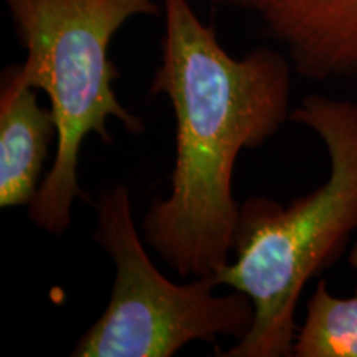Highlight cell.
<instances>
[{
    "label": "cell",
    "instance_id": "52a82bcc",
    "mask_svg": "<svg viewBox=\"0 0 357 357\" xmlns=\"http://www.w3.org/2000/svg\"><path fill=\"white\" fill-rule=\"evenodd\" d=\"M296 357H357V289L339 298L321 280L306 303V318L294 337Z\"/></svg>",
    "mask_w": 357,
    "mask_h": 357
},
{
    "label": "cell",
    "instance_id": "8992f818",
    "mask_svg": "<svg viewBox=\"0 0 357 357\" xmlns=\"http://www.w3.org/2000/svg\"><path fill=\"white\" fill-rule=\"evenodd\" d=\"M56 137L52 108L40 106L37 88L20 83L8 66L0 83V207L32 204Z\"/></svg>",
    "mask_w": 357,
    "mask_h": 357
},
{
    "label": "cell",
    "instance_id": "7a4b0ae2",
    "mask_svg": "<svg viewBox=\"0 0 357 357\" xmlns=\"http://www.w3.org/2000/svg\"><path fill=\"white\" fill-rule=\"evenodd\" d=\"M289 121L319 136L331 171L323 185L288 207L265 197L240 204L235 260L215 273L255 307L247 336L220 357L293 356L298 301L312 276L341 257L357 230V102L311 95Z\"/></svg>",
    "mask_w": 357,
    "mask_h": 357
},
{
    "label": "cell",
    "instance_id": "5b68a950",
    "mask_svg": "<svg viewBox=\"0 0 357 357\" xmlns=\"http://www.w3.org/2000/svg\"><path fill=\"white\" fill-rule=\"evenodd\" d=\"M253 13L301 77L357 78V0H258Z\"/></svg>",
    "mask_w": 357,
    "mask_h": 357
},
{
    "label": "cell",
    "instance_id": "277c9868",
    "mask_svg": "<svg viewBox=\"0 0 357 357\" xmlns=\"http://www.w3.org/2000/svg\"><path fill=\"white\" fill-rule=\"evenodd\" d=\"M95 240L114 263L108 306L79 337L75 357H171L192 341L247 336L255 307L247 294L217 296L215 275L192 283L167 280L142 245L132 218L128 185L101 192L95 204Z\"/></svg>",
    "mask_w": 357,
    "mask_h": 357
},
{
    "label": "cell",
    "instance_id": "6da1fadb",
    "mask_svg": "<svg viewBox=\"0 0 357 357\" xmlns=\"http://www.w3.org/2000/svg\"><path fill=\"white\" fill-rule=\"evenodd\" d=\"M160 63L149 95L176 116L171 194L142 220L144 240L181 278L215 275L230 263L240 220L234 171L289 119L291 61L270 47L235 58L189 0H162Z\"/></svg>",
    "mask_w": 357,
    "mask_h": 357
},
{
    "label": "cell",
    "instance_id": "3957f363",
    "mask_svg": "<svg viewBox=\"0 0 357 357\" xmlns=\"http://www.w3.org/2000/svg\"><path fill=\"white\" fill-rule=\"evenodd\" d=\"M6 6L26 52L24 63L10 68L20 83L47 93L58 128L55 159L26 215L40 230L63 235L75 200H89L78 182L83 141L96 134L111 144L109 118L132 134L144 131L142 119L116 96L119 70L109 60V45L132 17L164 10L155 0H6Z\"/></svg>",
    "mask_w": 357,
    "mask_h": 357
},
{
    "label": "cell",
    "instance_id": "9c48e42d",
    "mask_svg": "<svg viewBox=\"0 0 357 357\" xmlns=\"http://www.w3.org/2000/svg\"><path fill=\"white\" fill-rule=\"evenodd\" d=\"M349 265L357 271V242L354 243V247H352L349 253Z\"/></svg>",
    "mask_w": 357,
    "mask_h": 357
},
{
    "label": "cell",
    "instance_id": "ba28073f",
    "mask_svg": "<svg viewBox=\"0 0 357 357\" xmlns=\"http://www.w3.org/2000/svg\"><path fill=\"white\" fill-rule=\"evenodd\" d=\"M208 2L218 7H230V8H238V10L255 12L258 0H208Z\"/></svg>",
    "mask_w": 357,
    "mask_h": 357
}]
</instances>
